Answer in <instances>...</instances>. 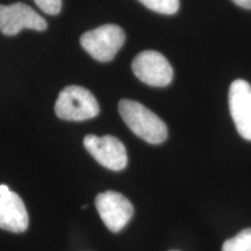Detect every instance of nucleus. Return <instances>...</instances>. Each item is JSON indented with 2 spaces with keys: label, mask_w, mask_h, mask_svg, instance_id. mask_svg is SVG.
<instances>
[{
  "label": "nucleus",
  "mask_w": 251,
  "mask_h": 251,
  "mask_svg": "<svg viewBox=\"0 0 251 251\" xmlns=\"http://www.w3.org/2000/svg\"><path fill=\"white\" fill-rule=\"evenodd\" d=\"M119 113L128 128L146 142L159 144L168 137V127L164 121L142 103L122 99L119 102Z\"/></svg>",
  "instance_id": "f257e3e1"
},
{
  "label": "nucleus",
  "mask_w": 251,
  "mask_h": 251,
  "mask_svg": "<svg viewBox=\"0 0 251 251\" xmlns=\"http://www.w3.org/2000/svg\"><path fill=\"white\" fill-rule=\"evenodd\" d=\"M100 107L96 97L83 86L71 85L63 89L55 103L56 115L62 120L84 121L96 118Z\"/></svg>",
  "instance_id": "f03ea898"
},
{
  "label": "nucleus",
  "mask_w": 251,
  "mask_h": 251,
  "mask_svg": "<svg viewBox=\"0 0 251 251\" xmlns=\"http://www.w3.org/2000/svg\"><path fill=\"white\" fill-rule=\"evenodd\" d=\"M126 41V34L117 25H103L84 33L80 45L87 54L99 62H111Z\"/></svg>",
  "instance_id": "7ed1b4c3"
},
{
  "label": "nucleus",
  "mask_w": 251,
  "mask_h": 251,
  "mask_svg": "<svg viewBox=\"0 0 251 251\" xmlns=\"http://www.w3.org/2000/svg\"><path fill=\"white\" fill-rule=\"evenodd\" d=\"M131 69L135 76L150 86H168L174 79V69L170 63L153 50L140 52L131 63Z\"/></svg>",
  "instance_id": "20e7f679"
},
{
  "label": "nucleus",
  "mask_w": 251,
  "mask_h": 251,
  "mask_svg": "<svg viewBox=\"0 0 251 251\" xmlns=\"http://www.w3.org/2000/svg\"><path fill=\"white\" fill-rule=\"evenodd\" d=\"M84 147L103 168L121 171L127 166L128 157L125 144L112 135H87L84 139Z\"/></svg>",
  "instance_id": "39448f33"
},
{
  "label": "nucleus",
  "mask_w": 251,
  "mask_h": 251,
  "mask_svg": "<svg viewBox=\"0 0 251 251\" xmlns=\"http://www.w3.org/2000/svg\"><path fill=\"white\" fill-rule=\"evenodd\" d=\"M96 208L103 224L113 233L122 230L134 214L129 200L114 191L99 193L96 198Z\"/></svg>",
  "instance_id": "423d86ee"
},
{
  "label": "nucleus",
  "mask_w": 251,
  "mask_h": 251,
  "mask_svg": "<svg viewBox=\"0 0 251 251\" xmlns=\"http://www.w3.org/2000/svg\"><path fill=\"white\" fill-rule=\"evenodd\" d=\"M23 29L46 30L47 21L23 2L0 5V31L4 35L13 36Z\"/></svg>",
  "instance_id": "0eeeda50"
},
{
  "label": "nucleus",
  "mask_w": 251,
  "mask_h": 251,
  "mask_svg": "<svg viewBox=\"0 0 251 251\" xmlns=\"http://www.w3.org/2000/svg\"><path fill=\"white\" fill-rule=\"evenodd\" d=\"M229 109L238 134L251 141V85L244 79L230 84L228 94Z\"/></svg>",
  "instance_id": "6e6552de"
},
{
  "label": "nucleus",
  "mask_w": 251,
  "mask_h": 251,
  "mask_svg": "<svg viewBox=\"0 0 251 251\" xmlns=\"http://www.w3.org/2000/svg\"><path fill=\"white\" fill-rule=\"evenodd\" d=\"M28 224L29 218L23 199L7 185H0V228L12 233H24Z\"/></svg>",
  "instance_id": "1a4fd4ad"
},
{
  "label": "nucleus",
  "mask_w": 251,
  "mask_h": 251,
  "mask_svg": "<svg viewBox=\"0 0 251 251\" xmlns=\"http://www.w3.org/2000/svg\"><path fill=\"white\" fill-rule=\"evenodd\" d=\"M222 251H251V228L244 229L226 241Z\"/></svg>",
  "instance_id": "9d476101"
},
{
  "label": "nucleus",
  "mask_w": 251,
  "mask_h": 251,
  "mask_svg": "<svg viewBox=\"0 0 251 251\" xmlns=\"http://www.w3.org/2000/svg\"><path fill=\"white\" fill-rule=\"evenodd\" d=\"M140 2L157 13L172 15L179 8V0H139Z\"/></svg>",
  "instance_id": "9b49d317"
},
{
  "label": "nucleus",
  "mask_w": 251,
  "mask_h": 251,
  "mask_svg": "<svg viewBox=\"0 0 251 251\" xmlns=\"http://www.w3.org/2000/svg\"><path fill=\"white\" fill-rule=\"evenodd\" d=\"M40 9L49 15H56L61 12L62 0H34Z\"/></svg>",
  "instance_id": "f8f14e48"
},
{
  "label": "nucleus",
  "mask_w": 251,
  "mask_h": 251,
  "mask_svg": "<svg viewBox=\"0 0 251 251\" xmlns=\"http://www.w3.org/2000/svg\"><path fill=\"white\" fill-rule=\"evenodd\" d=\"M233 1L240 7H243L246 9H251V0H233Z\"/></svg>",
  "instance_id": "ddd939ff"
},
{
  "label": "nucleus",
  "mask_w": 251,
  "mask_h": 251,
  "mask_svg": "<svg viewBox=\"0 0 251 251\" xmlns=\"http://www.w3.org/2000/svg\"><path fill=\"white\" fill-rule=\"evenodd\" d=\"M171 251H176V250H171Z\"/></svg>",
  "instance_id": "4468645a"
}]
</instances>
